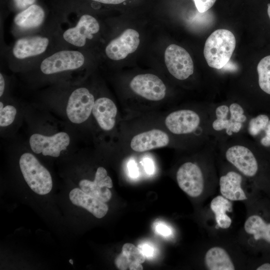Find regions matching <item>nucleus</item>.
Segmentation results:
<instances>
[{
	"label": "nucleus",
	"instance_id": "1",
	"mask_svg": "<svg viewBox=\"0 0 270 270\" xmlns=\"http://www.w3.org/2000/svg\"><path fill=\"white\" fill-rule=\"evenodd\" d=\"M240 102L231 101L212 105L209 131L216 142L245 134L251 115Z\"/></svg>",
	"mask_w": 270,
	"mask_h": 270
},
{
	"label": "nucleus",
	"instance_id": "2",
	"mask_svg": "<svg viewBox=\"0 0 270 270\" xmlns=\"http://www.w3.org/2000/svg\"><path fill=\"white\" fill-rule=\"evenodd\" d=\"M212 105H208L201 112L190 109H180L170 114L165 119L168 129L176 135L197 133L206 140H212L209 123Z\"/></svg>",
	"mask_w": 270,
	"mask_h": 270
},
{
	"label": "nucleus",
	"instance_id": "3",
	"mask_svg": "<svg viewBox=\"0 0 270 270\" xmlns=\"http://www.w3.org/2000/svg\"><path fill=\"white\" fill-rule=\"evenodd\" d=\"M236 44L234 34L229 30L218 29L206 39L204 55L210 68L220 70L228 62Z\"/></svg>",
	"mask_w": 270,
	"mask_h": 270
},
{
	"label": "nucleus",
	"instance_id": "4",
	"mask_svg": "<svg viewBox=\"0 0 270 270\" xmlns=\"http://www.w3.org/2000/svg\"><path fill=\"white\" fill-rule=\"evenodd\" d=\"M19 166L26 182L33 192L44 195L51 191V174L33 152H26L22 154L19 159Z\"/></svg>",
	"mask_w": 270,
	"mask_h": 270
},
{
	"label": "nucleus",
	"instance_id": "5",
	"mask_svg": "<svg viewBox=\"0 0 270 270\" xmlns=\"http://www.w3.org/2000/svg\"><path fill=\"white\" fill-rule=\"evenodd\" d=\"M86 62L84 54L78 50H65L58 51L46 57L40 62V72L52 76L78 70Z\"/></svg>",
	"mask_w": 270,
	"mask_h": 270
},
{
	"label": "nucleus",
	"instance_id": "6",
	"mask_svg": "<svg viewBox=\"0 0 270 270\" xmlns=\"http://www.w3.org/2000/svg\"><path fill=\"white\" fill-rule=\"evenodd\" d=\"M95 100L94 94L86 87L74 89L68 96L65 108L68 121L76 126L84 123L92 114Z\"/></svg>",
	"mask_w": 270,
	"mask_h": 270
},
{
	"label": "nucleus",
	"instance_id": "7",
	"mask_svg": "<svg viewBox=\"0 0 270 270\" xmlns=\"http://www.w3.org/2000/svg\"><path fill=\"white\" fill-rule=\"evenodd\" d=\"M71 142L70 135L64 131L49 135L34 132L28 138L29 146L34 154L54 158H58L67 150Z\"/></svg>",
	"mask_w": 270,
	"mask_h": 270
},
{
	"label": "nucleus",
	"instance_id": "8",
	"mask_svg": "<svg viewBox=\"0 0 270 270\" xmlns=\"http://www.w3.org/2000/svg\"><path fill=\"white\" fill-rule=\"evenodd\" d=\"M164 62L169 72L179 80H185L192 75L194 66L188 52L174 44L168 46L164 52Z\"/></svg>",
	"mask_w": 270,
	"mask_h": 270
},
{
	"label": "nucleus",
	"instance_id": "9",
	"mask_svg": "<svg viewBox=\"0 0 270 270\" xmlns=\"http://www.w3.org/2000/svg\"><path fill=\"white\" fill-rule=\"evenodd\" d=\"M178 184L189 196H200L204 188V176L201 168L196 163L188 162L178 168L176 174Z\"/></svg>",
	"mask_w": 270,
	"mask_h": 270
},
{
	"label": "nucleus",
	"instance_id": "10",
	"mask_svg": "<svg viewBox=\"0 0 270 270\" xmlns=\"http://www.w3.org/2000/svg\"><path fill=\"white\" fill-rule=\"evenodd\" d=\"M130 87L136 94L150 100H162L166 94V88L163 82L151 74L135 76L130 81Z\"/></svg>",
	"mask_w": 270,
	"mask_h": 270
},
{
	"label": "nucleus",
	"instance_id": "11",
	"mask_svg": "<svg viewBox=\"0 0 270 270\" xmlns=\"http://www.w3.org/2000/svg\"><path fill=\"white\" fill-rule=\"evenodd\" d=\"M100 30V24L94 16L84 14L81 16L75 26L66 30L62 34L64 40L77 47L84 46L88 40Z\"/></svg>",
	"mask_w": 270,
	"mask_h": 270
},
{
	"label": "nucleus",
	"instance_id": "12",
	"mask_svg": "<svg viewBox=\"0 0 270 270\" xmlns=\"http://www.w3.org/2000/svg\"><path fill=\"white\" fill-rule=\"evenodd\" d=\"M140 42V35L136 30L126 29L108 44L105 49L106 54L112 60L124 59L136 50Z\"/></svg>",
	"mask_w": 270,
	"mask_h": 270
},
{
	"label": "nucleus",
	"instance_id": "13",
	"mask_svg": "<svg viewBox=\"0 0 270 270\" xmlns=\"http://www.w3.org/2000/svg\"><path fill=\"white\" fill-rule=\"evenodd\" d=\"M50 44L48 37L33 36L17 40L12 46V52L18 60H24L38 56L47 50Z\"/></svg>",
	"mask_w": 270,
	"mask_h": 270
},
{
	"label": "nucleus",
	"instance_id": "14",
	"mask_svg": "<svg viewBox=\"0 0 270 270\" xmlns=\"http://www.w3.org/2000/svg\"><path fill=\"white\" fill-rule=\"evenodd\" d=\"M78 184L84 192L104 202L111 198L112 192L109 188H112V182L108 175L106 170L102 166L98 168L93 181L82 179Z\"/></svg>",
	"mask_w": 270,
	"mask_h": 270
},
{
	"label": "nucleus",
	"instance_id": "15",
	"mask_svg": "<svg viewBox=\"0 0 270 270\" xmlns=\"http://www.w3.org/2000/svg\"><path fill=\"white\" fill-rule=\"evenodd\" d=\"M117 112L116 105L110 98L100 97L96 100L92 115L102 130L109 132L114 128Z\"/></svg>",
	"mask_w": 270,
	"mask_h": 270
},
{
	"label": "nucleus",
	"instance_id": "16",
	"mask_svg": "<svg viewBox=\"0 0 270 270\" xmlns=\"http://www.w3.org/2000/svg\"><path fill=\"white\" fill-rule=\"evenodd\" d=\"M170 142L168 134L158 129L141 132L134 136L130 148L137 152H144L168 146Z\"/></svg>",
	"mask_w": 270,
	"mask_h": 270
},
{
	"label": "nucleus",
	"instance_id": "17",
	"mask_svg": "<svg viewBox=\"0 0 270 270\" xmlns=\"http://www.w3.org/2000/svg\"><path fill=\"white\" fill-rule=\"evenodd\" d=\"M242 174L238 172L230 170L222 175L219 180L222 195L230 200H243L247 199L241 184Z\"/></svg>",
	"mask_w": 270,
	"mask_h": 270
},
{
	"label": "nucleus",
	"instance_id": "18",
	"mask_svg": "<svg viewBox=\"0 0 270 270\" xmlns=\"http://www.w3.org/2000/svg\"><path fill=\"white\" fill-rule=\"evenodd\" d=\"M69 198L74 205L86 209L98 218L105 216L108 210L105 202L86 194L79 188L72 189L70 192Z\"/></svg>",
	"mask_w": 270,
	"mask_h": 270
},
{
	"label": "nucleus",
	"instance_id": "19",
	"mask_svg": "<svg viewBox=\"0 0 270 270\" xmlns=\"http://www.w3.org/2000/svg\"><path fill=\"white\" fill-rule=\"evenodd\" d=\"M45 13L43 8L37 4H32L18 13L14 17V24L22 30L38 28L44 22Z\"/></svg>",
	"mask_w": 270,
	"mask_h": 270
},
{
	"label": "nucleus",
	"instance_id": "20",
	"mask_svg": "<svg viewBox=\"0 0 270 270\" xmlns=\"http://www.w3.org/2000/svg\"><path fill=\"white\" fill-rule=\"evenodd\" d=\"M204 262L210 270H234V266L229 254L223 248L214 246L206 254Z\"/></svg>",
	"mask_w": 270,
	"mask_h": 270
},
{
	"label": "nucleus",
	"instance_id": "21",
	"mask_svg": "<svg viewBox=\"0 0 270 270\" xmlns=\"http://www.w3.org/2000/svg\"><path fill=\"white\" fill-rule=\"evenodd\" d=\"M146 256L141 250L133 244L126 243L122 248V252L115 259V264L118 268L126 270L134 263L142 264Z\"/></svg>",
	"mask_w": 270,
	"mask_h": 270
},
{
	"label": "nucleus",
	"instance_id": "22",
	"mask_svg": "<svg viewBox=\"0 0 270 270\" xmlns=\"http://www.w3.org/2000/svg\"><path fill=\"white\" fill-rule=\"evenodd\" d=\"M246 233L252 234L255 240H262L270 244V222H266L260 216H249L244 224Z\"/></svg>",
	"mask_w": 270,
	"mask_h": 270
},
{
	"label": "nucleus",
	"instance_id": "23",
	"mask_svg": "<svg viewBox=\"0 0 270 270\" xmlns=\"http://www.w3.org/2000/svg\"><path fill=\"white\" fill-rule=\"evenodd\" d=\"M210 206L215 215L218 226L222 228H228L232 220L226 212L232 210V204L230 200L222 196H218L212 200Z\"/></svg>",
	"mask_w": 270,
	"mask_h": 270
},
{
	"label": "nucleus",
	"instance_id": "24",
	"mask_svg": "<svg viewBox=\"0 0 270 270\" xmlns=\"http://www.w3.org/2000/svg\"><path fill=\"white\" fill-rule=\"evenodd\" d=\"M260 88L270 95V55L262 58L257 66Z\"/></svg>",
	"mask_w": 270,
	"mask_h": 270
},
{
	"label": "nucleus",
	"instance_id": "25",
	"mask_svg": "<svg viewBox=\"0 0 270 270\" xmlns=\"http://www.w3.org/2000/svg\"><path fill=\"white\" fill-rule=\"evenodd\" d=\"M18 110L16 106L12 104H4L0 102V129L10 126L15 121Z\"/></svg>",
	"mask_w": 270,
	"mask_h": 270
},
{
	"label": "nucleus",
	"instance_id": "26",
	"mask_svg": "<svg viewBox=\"0 0 270 270\" xmlns=\"http://www.w3.org/2000/svg\"><path fill=\"white\" fill-rule=\"evenodd\" d=\"M262 134L258 139L260 144L265 148H270V118L266 126L255 138H258Z\"/></svg>",
	"mask_w": 270,
	"mask_h": 270
},
{
	"label": "nucleus",
	"instance_id": "27",
	"mask_svg": "<svg viewBox=\"0 0 270 270\" xmlns=\"http://www.w3.org/2000/svg\"><path fill=\"white\" fill-rule=\"evenodd\" d=\"M198 10L201 13L204 12L210 8L216 0H193Z\"/></svg>",
	"mask_w": 270,
	"mask_h": 270
},
{
	"label": "nucleus",
	"instance_id": "28",
	"mask_svg": "<svg viewBox=\"0 0 270 270\" xmlns=\"http://www.w3.org/2000/svg\"><path fill=\"white\" fill-rule=\"evenodd\" d=\"M138 248L144 256L148 258H150L155 254L154 248L149 244H142L138 246Z\"/></svg>",
	"mask_w": 270,
	"mask_h": 270
},
{
	"label": "nucleus",
	"instance_id": "29",
	"mask_svg": "<svg viewBox=\"0 0 270 270\" xmlns=\"http://www.w3.org/2000/svg\"><path fill=\"white\" fill-rule=\"evenodd\" d=\"M155 230L158 234L164 236H168L172 233L170 228L167 225L162 223L156 224Z\"/></svg>",
	"mask_w": 270,
	"mask_h": 270
},
{
	"label": "nucleus",
	"instance_id": "30",
	"mask_svg": "<svg viewBox=\"0 0 270 270\" xmlns=\"http://www.w3.org/2000/svg\"><path fill=\"white\" fill-rule=\"evenodd\" d=\"M16 7L19 10H24L33 4L36 0H12Z\"/></svg>",
	"mask_w": 270,
	"mask_h": 270
},
{
	"label": "nucleus",
	"instance_id": "31",
	"mask_svg": "<svg viewBox=\"0 0 270 270\" xmlns=\"http://www.w3.org/2000/svg\"><path fill=\"white\" fill-rule=\"evenodd\" d=\"M128 172L130 176L132 178H136L138 176V170L135 161L132 160L128 164Z\"/></svg>",
	"mask_w": 270,
	"mask_h": 270
},
{
	"label": "nucleus",
	"instance_id": "32",
	"mask_svg": "<svg viewBox=\"0 0 270 270\" xmlns=\"http://www.w3.org/2000/svg\"><path fill=\"white\" fill-rule=\"evenodd\" d=\"M142 162L146 172L148 174H153L154 171V166L152 160L146 158L143 160Z\"/></svg>",
	"mask_w": 270,
	"mask_h": 270
},
{
	"label": "nucleus",
	"instance_id": "33",
	"mask_svg": "<svg viewBox=\"0 0 270 270\" xmlns=\"http://www.w3.org/2000/svg\"><path fill=\"white\" fill-rule=\"evenodd\" d=\"M6 88V80L3 74H0V97L3 96Z\"/></svg>",
	"mask_w": 270,
	"mask_h": 270
},
{
	"label": "nucleus",
	"instance_id": "34",
	"mask_svg": "<svg viewBox=\"0 0 270 270\" xmlns=\"http://www.w3.org/2000/svg\"><path fill=\"white\" fill-rule=\"evenodd\" d=\"M105 4H117L123 2L126 0H92Z\"/></svg>",
	"mask_w": 270,
	"mask_h": 270
},
{
	"label": "nucleus",
	"instance_id": "35",
	"mask_svg": "<svg viewBox=\"0 0 270 270\" xmlns=\"http://www.w3.org/2000/svg\"><path fill=\"white\" fill-rule=\"evenodd\" d=\"M256 270H270V263H264L258 266Z\"/></svg>",
	"mask_w": 270,
	"mask_h": 270
},
{
	"label": "nucleus",
	"instance_id": "36",
	"mask_svg": "<svg viewBox=\"0 0 270 270\" xmlns=\"http://www.w3.org/2000/svg\"><path fill=\"white\" fill-rule=\"evenodd\" d=\"M268 16L270 18V4H268Z\"/></svg>",
	"mask_w": 270,
	"mask_h": 270
},
{
	"label": "nucleus",
	"instance_id": "37",
	"mask_svg": "<svg viewBox=\"0 0 270 270\" xmlns=\"http://www.w3.org/2000/svg\"><path fill=\"white\" fill-rule=\"evenodd\" d=\"M69 262H70L72 264H73V263H74V262H73L72 260L70 259V260H69Z\"/></svg>",
	"mask_w": 270,
	"mask_h": 270
}]
</instances>
